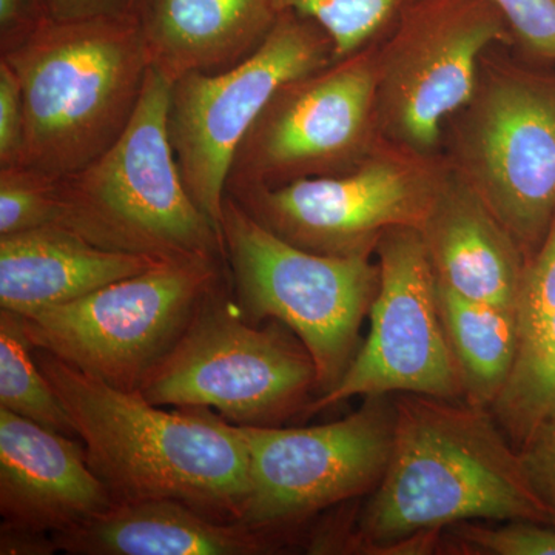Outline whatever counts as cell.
Wrapping results in <instances>:
<instances>
[{
	"instance_id": "obj_1",
	"label": "cell",
	"mask_w": 555,
	"mask_h": 555,
	"mask_svg": "<svg viewBox=\"0 0 555 555\" xmlns=\"http://www.w3.org/2000/svg\"><path fill=\"white\" fill-rule=\"evenodd\" d=\"M393 401L385 474L357 525L331 532L327 553L422 554L437 550L444 528L467 520L553 525L491 409L416 393Z\"/></svg>"
},
{
	"instance_id": "obj_2",
	"label": "cell",
	"mask_w": 555,
	"mask_h": 555,
	"mask_svg": "<svg viewBox=\"0 0 555 555\" xmlns=\"http://www.w3.org/2000/svg\"><path fill=\"white\" fill-rule=\"evenodd\" d=\"M33 353L113 502L178 500L241 521L248 454L238 425L208 408L166 411L47 350L33 347Z\"/></svg>"
},
{
	"instance_id": "obj_3",
	"label": "cell",
	"mask_w": 555,
	"mask_h": 555,
	"mask_svg": "<svg viewBox=\"0 0 555 555\" xmlns=\"http://www.w3.org/2000/svg\"><path fill=\"white\" fill-rule=\"evenodd\" d=\"M0 60L20 80L22 163L54 178L89 166L127 129L147 80L138 17L43 20Z\"/></svg>"
},
{
	"instance_id": "obj_4",
	"label": "cell",
	"mask_w": 555,
	"mask_h": 555,
	"mask_svg": "<svg viewBox=\"0 0 555 555\" xmlns=\"http://www.w3.org/2000/svg\"><path fill=\"white\" fill-rule=\"evenodd\" d=\"M173 82L150 67L129 126L100 158L57 179L54 224L94 246L169 261H222V233L190 196L171 147Z\"/></svg>"
},
{
	"instance_id": "obj_5",
	"label": "cell",
	"mask_w": 555,
	"mask_h": 555,
	"mask_svg": "<svg viewBox=\"0 0 555 555\" xmlns=\"http://www.w3.org/2000/svg\"><path fill=\"white\" fill-rule=\"evenodd\" d=\"M222 236L233 298L248 323L280 321L309 350L318 396L337 386L378 292L371 255L305 250L270 232L225 195ZM315 397V398H317Z\"/></svg>"
},
{
	"instance_id": "obj_6",
	"label": "cell",
	"mask_w": 555,
	"mask_h": 555,
	"mask_svg": "<svg viewBox=\"0 0 555 555\" xmlns=\"http://www.w3.org/2000/svg\"><path fill=\"white\" fill-rule=\"evenodd\" d=\"M156 406L217 409L240 426H276L317 392L315 363L280 321L248 323L230 278L138 390Z\"/></svg>"
},
{
	"instance_id": "obj_7",
	"label": "cell",
	"mask_w": 555,
	"mask_h": 555,
	"mask_svg": "<svg viewBox=\"0 0 555 555\" xmlns=\"http://www.w3.org/2000/svg\"><path fill=\"white\" fill-rule=\"evenodd\" d=\"M228 280V262H158L86 297L22 318L33 347L138 392L208 295Z\"/></svg>"
},
{
	"instance_id": "obj_8",
	"label": "cell",
	"mask_w": 555,
	"mask_h": 555,
	"mask_svg": "<svg viewBox=\"0 0 555 555\" xmlns=\"http://www.w3.org/2000/svg\"><path fill=\"white\" fill-rule=\"evenodd\" d=\"M514 42L489 0H415L377 43L378 138L436 158L444 124L476 94L485 51Z\"/></svg>"
},
{
	"instance_id": "obj_9",
	"label": "cell",
	"mask_w": 555,
	"mask_h": 555,
	"mask_svg": "<svg viewBox=\"0 0 555 555\" xmlns=\"http://www.w3.org/2000/svg\"><path fill=\"white\" fill-rule=\"evenodd\" d=\"M332 62L334 42L317 22L281 11L264 42L235 67L175 80L171 147L190 196L219 232L230 169L248 130L284 83Z\"/></svg>"
},
{
	"instance_id": "obj_10",
	"label": "cell",
	"mask_w": 555,
	"mask_h": 555,
	"mask_svg": "<svg viewBox=\"0 0 555 555\" xmlns=\"http://www.w3.org/2000/svg\"><path fill=\"white\" fill-rule=\"evenodd\" d=\"M460 113L451 166L528 262L555 217V78L518 67L491 69Z\"/></svg>"
},
{
	"instance_id": "obj_11",
	"label": "cell",
	"mask_w": 555,
	"mask_h": 555,
	"mask_svg": "<svg viewBox=\"0 0 555 555\" xmlns=\"http://www.w3.org/2000/svg\"><path fill=\"white\" fill-rule=\"evenodd\" d=\"M393 423L396 401L377 396L327 425H238L248 454L241 521L291 543L317 514L374 491L389 460Z\"/></svg>"
},
{
	"instance_id": "obj_12",
	"label": "cell",
	"mask_w": 555,
	"mask_h": 555,
	"mask_svg": "<svg viewBox=\"0 0 555 555\" xmlns=\"http://www.w3.org/2000/svg\"><path fill=\"white\" fill-rule=\"evenodd\" d=\"M444 170L447 166L436 158H422L385 142L345 173L228 195L294 246L352 257L371 255L389 229L422 228Z\"/></svg>"
},
{
	"instance_id": "obj_13",
	"label": "cell",
	"mask_w": 555,
	"mask_h": 555,
	"mask_svg": "<svg viewBox=\"0 0 555 555\" xmlns=\"http://www.w3.org/2000/svg\"><path fill=\"white\" fill-rule=\"evenodd\" d=\"M377 43L284 83L243 139L228 193L352 170L377 147Z\"/></svg>"
},
{
	"instance_id": "obj_14",
	"label": "cell",
	"mask_w": 555,
	"mask_h": 555,
	"mask_svg": "<svg viewBox=\"0 0 555 555\" xmlns=\"http://www.w3.org/2000/svg\"><path fill=\"white\" fill-rule=\"evenodd\" d=\"M371 331L334 389L313 398L312 416L352 397L416 393L463 400L454 356L438 306L437 276L422 232L400 225L383 233Z\"/></svg>"
},
{
	"instance_id": "obj_15",
	"label": "cell",
	"mask_w": 555,
	"mask_h": 555,
	"mask_svg": "<svg viewBox=\"0 0 555 555\" xmlns=\"http://www.w3.org/2000/svg\"><path fill=\"white\" fill-rule=\"evenodd\" d=\"M113 505L83 443L0 408L2 526L56 534Z\"/></svg>"
},
{
	"instance_id": "obj_16",
	"label": "cell",
	"mask_w": 555,
	"mask_h": 555,
	"mask_svg": "<svg viewBox=\"0 0 555 555\" xmlns=\"http://www.w3.org/2000/svg\"><path fill=\"white\" fill-rule=\"evenodd\" d=\"M420 232L438 283L474 301L517 309L524 250L451 164Z\"/></svg>"
},
{
	"instance_id": "obj_17",
	"label": "cell",
	"mask_w": 555,
	"mask_h": 555,
	"mask_svg": "<svg viewBox=\"0 0 555 555\" xmlns=\"http://www.w3.org/2000/svg\"><path fill=\"white\" fill-rule=\"evenodd\" d=\"M53 539L73 555H264L288 545L243 521L219 520L169 499L115 503Z\"/></svg>"
},
{
	"instance_id": "obj_18",
	"label": "cell",
	"mask_w": 555,
	"mask_h": 555,
	"mask_svg": "<svg viewBox=\"0 0 555 555\" xmlns=\"http://www.w3.org/2000/svg\"><path fill=\"white\" fill-rule=\"evenodd\" d=\"M276 0H142L138 21L150 67L175 82L235 67L264 42Z\"/></svg>"
},
{
	"instance_id": "obj_19",
	"label": "cell",
	"mask_w": 555,
	"mask_h": 555,
	"mask_svg": "<svg viewBox=\"0 0 555 555\" xmlns=\"http://www.w3.org/2000/svg\"><path fill=\"white\" fill-rule=\"evenodd\" d=\"M155 264V259L94 246L56 224L0 236V309L28 315Z\"/></svg>"
},
{
	"instance_id": "obj_20",
	"label": "cell",
	"mask_w": 555,
	"mask_h": 555,
	"mask_svg": "<svg viewBox=\"0 0 555 555\" xmlns=\"http://www.w3.org/2000/svg\"><path fill=\"white\" fill-rule=\"evenodd\" d=\"M518 352L491 411L517 451L555 425V217L526 262L517 301Z\"/></svg>"
},
{
	"instance_id": "obj_21",
	"label": "cell",
	"mask_w": 555,
	"mask_h": 555,
	"mask_svg": "<svg viewBox=\"0 0 555 555\" xmlns=\"http://www.w3.org/2000/svg\"><path fill=\"white\" fill-rule=\"evenodd\" d=\"M437 295L441 321L462 382L463 401L492 409L516 364L517 309L474 301L438 281Z\"/></svg>"
},
{
	"instance_id": "obj_22",
	"label": "cell",
	"mask_w": 555,
	"mask_h": 555,
	"mask_svg": "<svg viewBox=\"0 0 555 555\" xmlns=\"http://www.w3.org/2000/svg\"><path fill=\"white\" fill-rule=\"evenodd\" d=\"M0 408L76 437L60 398L36 363L24 318L7 309H0Z\"/></svg>"
},
{
	"instance_id": "obj_23",
	"label": "cell",
	"mask_w": 555,
	"mask_h": 555,
	"mask_svg": "<svg viewBox=\"0 0 555 555\" xmlns=\"http://www.w3.org/2000/svg\"><path fill=\"white\" fill-rule=\"evenodd\" d=\"M415 0H276L280 11L315 21L334 42L335 61L385 38Z\"/></svg>"
},
{
	"instance_id": "obj_24",
	"label": "cell",
	"mask_w": 555,
	"mask_h": 555,
	"mask_svg": "<svg viewBox=\"0 0 555 555\" xmlns=\"http://www.w3.org/2000/svg\"><path fill=\"white\" fill-rule=\"evenodd\" d=\"M437 550L474 555H555V526L531 520H509L500 526L460 521L441 531Z\"/></svg>"
},
{
	"instance_id": "obj_25",
	"label": "cell",
	"mask_w": 555,
	"mask_h": 555,
	"mask_svg": "<svg viewBox=\"0 0 555 555\" xmlns=\"http://www.w3.org/2000/svg\"><path fill=\"white\" fill-rule=\"evenodd\" d=\"M57 179L24 164L0 169V236L54 224Z\"/></svg>"
},
{
	"instance_id": "obj_26",
	"label": "cell",
	"mask_w": 555,
	"mask_h": 555,
	"mask_svg": "<svg viewBox=\"0 0 555 555\" xmlns=\"http://www.w3.org/2000/svg\"><path fill=\"white\" fill-rule=\"evenodd\" d=\"M505 17L514 40L537 60L555 64V0H489Z\"/></svg>"
},
{
	"instance_id": "obj_27",
	"label": "cell",
	"mask_w": 555,
	"mask_h": 555,
	"mask_svg": "<svg viewBox=\"0 0 555 555\" xmlns=\"http://www.w3.org/2000/svg\"><path fill=\"white\" fill-rule=\"evenodd\" d=\"M24 129L20 80L9 62L0 60V169L22 163Z\"/></svg>"
},
{
	"instance_id": "obj_28",
	"label": "cell",
	"mask_w": 555,
	"mask_h": 555,
	"mask_svg": "<svg viewBox=\"0 0 555 555\" xmlns=\"http://www.w3.org/2000/svg\"><path fill=\"white\" fill-rule=\"evenodd\" d=\"M520 454L529 480L550 509L555 526V425L542 430Z\"/></svg>"
},
{
	"instance_id": "obj_29",
	"label": "cell",
	"mask_w": 555,
	"mask_h": 555,
	"mask_svg": "<svg viewBox=\"0 0 555 555\" xmlns=\"http://www.w3.org/2000/svg\"><path fill=\"white\" fill-rule=\"evenodd\" d=\"M142 0H39L43 17L56 22L138 17Z\"/></svg>"
},
{
	"instance_id": "obj_30",
	"label": "cell",
	"mask_w": 555,
	"mask_h": 555,
	"mask_svg": "<svg viewBox=\"0 0 555 555\" xmlns=\"http://www.w3.org/2000/svg\"><path fill=\"white\" fill-rule=\"evenodd\" d=\"M43 20L39 0H0V51L20 46Z\"/></svg>"
},
{
	"instance_id": "obj_31",
	"label": "cell",
	"mask_w": 555,
	"mask_h": 555,
	"mask_svg": "<svg viewBox=\"0 0 555 555\" xmlns=\"http://www.w3.org/2000/svg\"><path fill=\"white\" fill-rule=\"evenodd\" d=\"M60 553L53 534L0 526V554L51 555Z\"/></svg>"
}]
</instances>
